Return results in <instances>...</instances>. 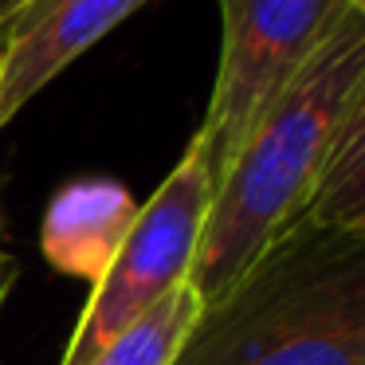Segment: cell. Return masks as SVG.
<instances>
[{
    "label": "cell",
    "instance_id": "obj_1",
    "mask_svg": "<svg viewBox=\"0 0 365 365\" xmlns=\"http://www.w3.org/2000/svg\"><path fill=\"white\" fill-rule=\"evenodd\" d=\"M365 91V20L346 12L299 79L267 106L212 192L189 287L216 302L302 212L346 118Z\"/></svg>",
    "mask_w": 365,
    "mask_h": 365
},
{
    "label": "cell",
    "instance_id": "obj_2",
    "mask_svg": "<svg viewBox=\"0 0 365 365\" xmlns=\"http://www.w3.org/2000/svg\"><path fill=\"white\" fill-rule=\"evenodd\" d=\"M173 365H365V232L291 220Z\"/></svg>",
    "mask_w": 365,
    "mask_h": 365
},
{
    "label": "cell",
    "instance_id": "obj_3",
    "mask_svg": "<svg viewBox=\"0 0 365 365\" xmlns=\"http://www.w3.org/2000/svg\"><path fill=\"white\" fill-rule=\"evenodd\" d=\"M216 177L208 161V145L192 134L189 150L181 153L169 177L158 185L150 200L138 208L126 240L103 279L91 291V302L75 326L59 365H83L110 338H118L130 322L165 302L177 287L189 283L200 236L212 208Z\"/></svg>",
    "mask_w": 365,
    "mask_h": 365
},
{
    "label": "cell",
    "instance_id": "obj_4",
    "mask_svg": "<svg viewBox=\"0 0 365 365\" xmlns=\"http://www.w3.org/2000/svg\"><path fill=\"white\" fill-rule=\"evenodd\" d=\"M346 12L349 0H220V63L197 130L216 181Z\"/></svg>",
    "mask_w": 365,
    "mask_h": 365
},
{
    "label": "cell",
    "instance_id": "obj_5",
    "mask_svg": "<svg viewBox=\"0 0 365 365\" xmlns=\"http://www.w3.org/2000/svg\"><path fill=\"white\" fill-rule=\"evenodd\" d=\"M150 0H24L0 24V130Z\"/></svg>",
    "mask_w": 365,
    "mask_h": 365
},
{
    "label": "cell",
    "instance_id": "obj_6",
    "mask_svg": "<svg viewBox=\"0 0 365 365\" xmlns=\"http://www.w3.org/2000/svg\"><path fill=\"white\" fill-rule=\"evenodd\" d=\"M138 208L142 205L134 200V192L110 177L67 181L43 212L40 247L48 263L63 275L98 283L118 255Z\"/></svg>",
    "mask_w": 365,
    "mask_h": 365
},
{
    "label": "cell",
    "instance_id": "obj_7",
    "mask_svg": "<svg viewBox=\"0 0 365 365\" xmlns=\"http://www.w3.org/2000/svg\"><path fill=\"white\" fill-rule=\"evenodd\" d=\"M294 220L318 224V228L365 232V91Z\"/></svg>",
    "mask_w": 365,
    "mask_h": 365
},
{
    "label": "cell",
    "instance_id": "obj_8",
    "mask_svg": "<svg viewBox=\"0 0 365 365\" xmlns=\"http://www.w3.org/2000/svg\"><path fill=\"white\" fill-rule=\"evenodd\" d=\"M200 310H205L200 294L189 283L177 287L165 302L145 310L138 322H130L118 338H110L83 365H173L192 326L200 322Z\"/></svg>",
    "mask_w": 365,
    "mask_h": 365
},
{
    "label": "cell",
    "instance_id": "obj_9",
    "mask_svg": "<svg viewBox=\"0 0 365 365\" xmlns=\"http://www.w3.org/2000/svg\"><path fill=\"white\" fill-rule=\"evenodd\" d=\"M12 283H16V263L9 259V255H0V307L9 302V291Z\"/></svg>",
    "mask_w": 365,
    "mask_h": 365
},
{
    "label": "cell",
    "instance_id": "obj_10",
    "mask_svg": "<svg viewBox=\"0 0 365 365\" xmlns=\"http://www.w3.org/2000/svg\"><path fill=\"white\" fill-rule=\"evenodd\" d=\"M20 4H24V0H0V24H4V20H9Z\"/></svg>",
    "mask_w": 365,
    "mask_h": 365
},
{
    "label": "cell",
    "instance_id": "obj_11",
    "mask_svg": "<svg viewBox=\"0 0 365 365\" xmlns=\"http://www.w3.org/2000/svg\"><path fill=\"white\" fill-rule=\"evenodd\" d=\"M349 9H354V12H357V16H361V20H365V0H349Z\"/></svg>",
    "mask_w": 365,
    "mask_h": 365
}]
</instances>
